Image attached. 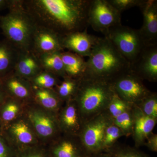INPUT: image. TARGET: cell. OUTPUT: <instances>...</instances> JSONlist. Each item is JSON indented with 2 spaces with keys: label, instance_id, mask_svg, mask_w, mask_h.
Returning <instances> with one entry per match:
<instances>
[{
  "label": "cell",
  "instance_id": "d4e9b609",
  "mask_svg": "<svg viewBox=\"0 0 157 157\" xmlns=\"http://www.w3.org/2000/svg\"><path fill=\"white\" fill-rule=\"evenodd\" d=\"M78 80L67 77L63 78L54 89L60 98L64 102L73 99L76 93Z\"/></svg>",
  "mask_w": 157,
  "mask_h": 157
},
{
  "label": "cell",
  "instance_id": "1f68e13d",
  "mask_svg": "<svg viewBox=\"0 0 157 157\" xmlns=\"http://www.w3.org/2000/svg\"><path fill=\"white\" fill-rule=\"evenodd\" d=\"M132 106L115 94L109 103L106 111L113 120L121 113L132 108Z\"/></svg>",
  "mask_w": 157,
  "mask_h": 157
},
{
  "label": "cell",
  "instance_id": "6da1fadb",
  "mask_svg": "<svg viewBox=\"0 0 157 157\" xmlns=\"http://www.w3.org/2000/svg\"><path fill=\"white\" fill-rule=\"evenodd\" d=\"M90 0H23L25 9L37 25L62 37L89 26Z\"/></svg>",
  "mask_w": 157,
  "mask_h": 157
},
{
  "label": "cell",
  "instance_id": "9a60e30c",
  "mask_svg": "<svg viewBox=\"0 0 157 157\" xmlns=\"http://www.w3.org/2000/svg\"><path fill=\"white\" fill-rule=\"evenodd\" d=\"M57 117L61 134L78 136L82 122L77 104L73 99L65 102Z\"/></svg>",
  "mask_w": 157,
  "mask_h": 157
},
{
  "label": "cell",
  "instance_id": "603a6c76",
  "mask_svg": "<svg viewBox=\"0 0 157 157\" xmlns=\"http://www.w3.org/2000/svg\"><path fill=\"white\" fill-rule=\"evenodd\" d=\"M25 105L21 101L8 96L0 106V119L3 127L22 115Z\"/></svg>",
  "mask_w": 157,
  "mask_h": 157
},
{
  "label": "cell",
  "instance_id": "74e56055",
  "mask_svg": "<svg viewBox=\"0 0 157 157\" xmlns=\"http://www.w3.org/2000/svg\"><path fill=\"white\" fill-rule=\"evenodd\" d=\"M88 157H112L106 152H101L99 153L89 156Z\"/></svg>",
  "mask_w": 157,
  "mask_h": 157
},
{
  "label": "cell",
  "instance_id": "e575fe53",
  "mask_svg": "<svg viewBox=\"0 0 157 157\" xmlns=\"http://www.w3.org/2000/svg\"><path fill=\"white\" fill-rule=\"evenodd\" d=\"M144 145L146 147L151 151L157 152V135L152 133L147 138Z\"/></svg>",
  "mask_w": 157,
  "mask_h": 157
},
{
  "label": "cell",
  "instance_id": "5bb4252c",
  "mask_svg": "<svg viewBox=\"0 0 157 157\" xmlns=\"http://www.w3.org/2000/svg\"><path fill=\"white\" fill-rule=\"evenodd\" d=\"M0 80L8 97L26 104L33 102V86L28 79L13 72Z\"/></svg>",
  "mask_w": 157,
  "mask_h": 157
},
{
  "label": "cell",
  "instance_id": "277c9868",
  "mask_svg": "<svg viewBox=\"0 0 157 157\" xmlns=\"http://www.w3.org/2000/svg\"><path fill=\"white\" fill-rule=\"evenodd\" d=\"M9 12L0 15V29L5 39L20 51L30 49L36 23L25 9L23 0H10Z\"/></svg>",
  "mask_w": 157,
  "mask_h": 157
},
{
  "label": "cell",
  "instance_id": "e0dca14e",
  "mask_svg": "<svg viewBox=\"0 0 157 157\" xmlns=\"http://www.w3.org/2000/svg\"><path fill=\"white\" fill-rule=\"evenodd\" d=\"M86 29L62 37V45L64 49L82 57H89L99 37L88 33Z\"/></svg>",
  "mask_w": 157,
  "mask_h": 157
},
{
  "label": "cell",
  "instance_id": "836d02e7",
  "mask_svg": "<svg viewBox=\"0 0 157 157\" xmlns=\"http://www.w3.org/2000/svg\"><path fill=\"white\" fill-rule=\"evenodd\" d=\"M16 149L6 137L0 134V157H15Z\"/></svg>",
  "mask_w": 157,
  "mask_h": 157
},
{
  "label": "cell",
  "instance_id": "d590c367",
  "mask_svg": "<svg viewBox=\"0 0 157 157\" xmlns=\"http://www.w3.org/2000/svg\"><path fill=\"white\" fill-rule=\"evenodd\" d=\"M8 97L7 94L4 90V88L0 80V106L3 104L6 98Z\"/></svg>",
  "mask_w": 157,
  "mask_h": 157
},
{
  "label": "cell",
  "instance_id": "ffe728a7",
  "mask_svg": "<svg viewBox=\"0 0 157 157\" xmlns=\"http://www.w3.org/2000/svg\"><path fill=\"white\" fill-rule=\"evenodd\" d=\"M33 102L39 107L57 116L63 102L54 89H42L33 87Z\"/></svg>",
  "mask_w": 157,
  "mask_h": 157
},
{
  "label": "cell",
  "instance_id": "8992f818",
  "mask_svg": "<svg viewBox=\"0 0 157 157\" xmlns=\"http://www.w3.org/2000/svg\"><path fill=\"white\" fill-rule=\"evenodd\" d=\"M24 114L41 144L47 145L61 134L56 115L33 102L26 104Z\"/></svg>",
  "mask_w": 157,
  "mask_h": 157
},
{
  "label": "cell",
  "instance_id": "f1b7e54d",
  "mask_svg": "<svg viewBox=\"0 0 157 157\" xmlns=\"http://www.w3.org/2000/svg\"><path fill=\"white\" fill-rule=\"evenodd\" d=\"M15 157H52L48 147L43 144L17 149Z\"/></svg>",
  "mask_w": 157,
  "mask_h": 157
},
{
  "label": "cell",
  "instance_id": "cb8c5ba5",
  "mask_svg": "<svg viewBox=\"0 0 157 157\" xmlns=\"http://www.w3.org/2000/svg\"><path fill=\"white\" fill-rule=\"evenodd\" d=\"M61 53V52L45 54L38 57L42 70L63 79L68 76L65 73Z\"/></svg>",
  "mask_w": 157,
  "mask_h": 157
},
{
  "label": "cell",
  "instance_id": "3957f363",
  "mask_svg": "<svg viewBox=\"0 0 157 157\" xmlns=\"http://www.w3.org/2000/svg\"><path fill=\"white\" fill-rule=\"evenodd\" d=\"M77 80V89L73 99L83 124L106 111L115 94L110 82L83 76Z\"/></svg>",
  "mask_w": 157,
  "mask_h": 157
},
{
  "label": "cell",
  "instance_id": "4fadbf2b",
  "mask_svg": "<svg viewBox=\"0 0 157 157\" xmlns=\"http://www.w3.org/2000/svg\"><path fill=\"white\" fill-rule=\"evenodd\" d=\"M139 7L143 16L139 31L144 42L146 46L157 45V1L143 0Z\"/></svg>",
  "mask_w": 157,
  "mask_h": 157
},
{
  "label": "cell",
  "instance_id": "52a82bcc",
  "mask_svg": "<svg viewBox=\"0 0 157 157\" xmlns=\"http://www.w3.org/2000/svg\"><path fill=\"white\" fill-rule=\"evenodd\" d=\"M112 121V119L105 111L82 124L78 137L88 155L103 152L104 133Z\"/></svg>",
  "mask_w": 157,
  "mask_h": 157
},
{
  "label": "cell",
  "instance_id": "30bf717a",
  "mask_svg": "<svg viewBox=\"0 0 157 157\" xmlns=\"http://www.w3.org/2000/svg\"><path fill=\"white\" fill-rule=\"evenodd\" d=\"M2 134L16 149L42 144L24 113L3 127Z\"/></svg>",
  "mask_w": 157,
  "mask_h": 157
},
{
  "label": "cell",
  "instance_id": "8d00e7d4",
  "mask_svg": "<svg viewBox=\"0 0 157 157\" xmlns=\"http://www.w3.org/2000/svg\"><path fill=\"white\" fill-rule=\"evenodd\" d=\"M10 0H0V10L9 8Z\"/></svg>",
  "mask_w": 157,
  "mask_h": 157
},
{
  "label": "cell",
  "instance_id": "ac0fdd59",
  "mask_svg": "<svg viewBox=\"0 0 157 157\" xmlns=\"http://www.w3.org/2000/svg\"><path fill=\"white\" fill-rule=\"evenodd\" d=\"M132 110L134 121L132 136L135 147L138 148L143 146L147 138L152 133L157 119L145 115L137 106H132Z\"/></svg>",
  "mask_w": 157,
  "mask_h": 157
},
{
  "label": "cell",
  "instance_id": "d6986e66",
  "mask_svg": "<svg viewBox=\"0 0 157 157\" xmlns=\"http://www.w3.org/2000/svg\"><path fill=\"white\" fill-rule=\"evenodd\" d=\"M42 70L39 58L32 51H20L13 71L14 73L29 80Z\"/></svg>",
  "mask_w": 157,
  "mask_h": 157
},
{
  "label": "cell",
  "instance_id": "f35d334b",
  "mask_svg": "<svg viewBox=\"0 0 157 157\" xmlns=\"http://www.w3.org/2000/svg\"><path fill=\"white\" fill-rule=\"evenodd\" d=\"M3 124L2 121L0 119V134H2V131Z\"/></svg>",
  "mask_w": 157,
  "mask_h": 157
},
{
  "label": "cell",
  "instance_id": "44dd1931",
  "mask_svg": "<svg viewBox=\"0 0 157 157\" xmlns=\"http://www.w3.org/2000/svg\"><path fill=\"white\" fill-rule=\"evenodd\" d=\"M20 51L6 39L0 41V79L14 71Z\"/></svg>",
  "mask_w": 157,
  "mask_h": 157
},
{
  "label": "cell",
  "instance_id": "4dcf8cb0",
  "mask_svg": "<svg viewBox=\"0 0 157 157\" xmlns=\"http://www.w3.org/2000/svg\"><path fill=\"white\" fill-rule=\"evenodd\" d=\"M144 114L157 119V94L151 92L137 105Z\"/></svg>",
  "mask_w": 157,
  "mask_h": 157
},
{
  "label": "cell",
  "instance_id": "d6a6232c",
  "mask_svg": "<svg viewBox=\"0 0 157 157\" xmlns=\"http://www.w3.org/2000/svg\"><path fill=\"white\" fill-rule=\"evenodd\" d=\"M108 1L117 10L121 13L122 11L133 7H139L143 0H108Z\"/></svg>",
  "mask_w": 157,
  "mask_h": 157
},
{
  "label": "cell",
  "instance_id": "2e32d148",
  "mask_svg": "<svg viewBox=\"0 0 157 157\" xmlns=\"http://www.w3.org/2000/svg\"><path fill=\"white\" fill-rule=\"evenodd\" d=\"M52 157H88L78 136L61 134L49 144Z\"/></svg>",
  "mask_w": 157,
  "mask_h": 157
},
{
  "label": "cell",
  "instance_id": "7402d4cb",
  "mask_svg": "<svg viewBox=\"0 0 157 157\" xmlns=\"http://www.w3.org/2000/svg\"><path fill=\"white\" fill-rule=\"evenodd\" d=\"M65 73L68 77L78 79L84 73L86 61L83 57L70 51L61 53Z\"/></svg>",
  "mask_w": 157,
  "mask_h": 157
},
{
  "label": "cell",
  "instance_id": "83f0119b",
  "mask_svg": "<svg viewBox=\"0 0 157 157\" xmlns=\"http://www.w3.org/2000/svg\"><path fill=\"white\" fill-rule=\"evenodd\" d=\"M123 136H124L123 132L112 121L105 130L102 144V151H106L114 146L118 139Z\"/></svg>",
  "mask_w": 157,
  "mask_h": 157
},
{
  "label": "cell",
  "instance_id": "8fae6325",
  "mask_svg": "<svg viewBox=\"0 0 157 157\" xmlns=\"http://www.w3.org/2000/svg\"><path fill=\"white\" fill-rule=\"evenodd\" d=\"M37 56L45 54L64 51L62 37L43 27L36 25L30 49Z\"/></svg>",
  "mask_w": 157,
  "mask_h": 157
},
{
  "label": "cell",
  "instance_id": "484cf974",
  "mask_svg": "<svg viewBox=\"0 0 157 157\" xmlns=\"http://www.w3.org/2000/svg\"><path fill=\"white\" fill-rule=\"evenodd\" d=\"M29 81L33 87L42 89H52L59 84L62 80L54 74L42 70Z\"/></svg>",
  "mask_w": 157,
  "mask_h": 157
},
{
  "label": "cell",
  "instance_id": "4316f807",
  "mask_svg": "<svg viewBox=\"0 0 157 157\" xmlns=\"http://www.w3.org/2000/svg\"><path fill=\"white\" fill-rule=\"evenodd\" d=\"M132 107L113 120V123L121 130L126 137L133 134L134 121Z\"/></svg>",
  "mask_w": 157,
  "mask_h": 157
},
{
  "label": "cell",
  "instance_id": "f546056e",
  "mask_svg": "<svg viewBox=\"0 0 157 157\" xmlns=\"http://www.w3.org/2000/svg\"><path fill=\"white\" fill-rule=\"evenodd\" d=\"M104 152L108 153L112 157H150L136 147L116 144Z\"/></svg>",
  "mask_w": 157,
  "mask_h": 157
},
{
  "label": "cell",
  "instance_id": "7c38bea8",
  "mask_svg": "<svg viewBox=\"0 0 157 157\" xmlns=\"http://www.w3.org/2000/svg\"><path fill=\"white\" fill-rule=\"evenodd\" d=\"M130 71L141 78L151 82L157 81V45L146 46L134 63Z\"/></svg>",
  "mask_w": 157,
  "mask_h": 157
},
{
  "label": "cell",
  "instance_id": "ba28073f",
  "mask_svg": "<svg viewBox=\"0 0 157 157\" xmlns=\"http://www.w3.org/2000/svg\"><path fill=\"white\" fill-rule=\"evenodd\" d=\"M143 81L130 70L117 76L110 83L119 98L132 106H137L151 92Z\"/></svg>",
  "mask_w": 157,
  "mask_h": 157
},
{
  "label": "cell",
  "instance_id": "9c48e42d",
  "mask_svg": "<svg viewBox=\"0 0 157 157\" xmlns=\"http://www.w3.org/2000/svg\"><path fill=\"white\" fill-rule=\"evenodd\" d=\"M88 24L94 30L104 35L111 28L121 24V13L108 0H90Z\"/></svg>",
  "mask_w": 157,
  "mask_h": 157
},
{
  "label": "cell",
  "instance_id": "5b68a950",
  "mask_svg": "<svg viewBox=\"0 0 157 157\" xmlns=\"http://www.w3.org/2000/svg\"><path fill=\"white\" fill-rule=\"evenodd\" d=\"M104 37L113 44L130 65L135 61L145 46L139 29L121 24L109 29Z\"/></svg>",
  "mask_w": 157,
  "mask_h": 157
},
{
  "label": "cell",
  "instance_id": "7a4b0ae2",
  "mask_svg": "<svg viewBox=\"0 0 157 157\" xmlns=\"http://www.w3.org/2000/svg\"><path fill=\"white\" fill-rule=\"evenodd\" d=\"M130 64L105 37H99L87 61L82 77L111 82L130 71Z\"/></svg>",
  "mask_w": 157,
  "mask_h": 157
}]
</instances>
